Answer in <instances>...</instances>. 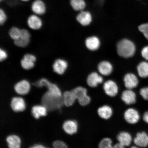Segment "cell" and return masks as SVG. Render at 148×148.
Here are the masks:
<instances>
[{
	"label": "cell",
	"instance_id": "obj_1",
	"mask_svg": "<svg viewBox=\"0 0 148 148\" xmlns=\"http://www.w3.org/2000/svg\"><path fill=\"white\" fill-rule=\"evenodd\" d=\"M41 105L47 109V114L60 110L64 106L62 95H57L48 90L42 97Z\"/></svg>",
	"mask_w": 148,
	"mask_h": 148
},
{
	"label": "cell",
	"instance_id": "obj_2",
	"mask_svg": "<svg viewBox=\"0 0 148 148\" xmlns=\"http://www.w3.org/2000/svg\"><path fill=\"white\" fill-rule=\"evenodd\" d=\"M116 47L118 54L125 58L133 56L136 50L134 44L127 39H123L118 42Z\"/></svg>",
	"mask_w": 148,
	"mask_h": 148
},
{
	"label": "cell",
	"instance_id": "obj_3",
	"mask_svg": "<svg viewBox=\"0 0 148 148\" xmlns=\"http://www.w3.org/2000/svg\"><path fill=\"white\" fill-rule=\"evenodd\" d=\"M77 100V103L82 107L87 106L91 102V99L88 94V90L84 87L77 86L71 90Z\"/></svg>",
	"mask_w": 148,
	"mask_h": 148
},
{
	"label": "cell",
	"instance_id": "obj_4",
	"mask_svg": "<svg viewBox=\"0 0 148 148\" xmlns=\"http://www.w3.org/2000/svg\"><path fill=\"white\" fill-rule=\"evenodd\" d=\"M38 60L36 55L32 53L28 52L24 53L19 61L20 67L25 71L32 70L36 66Z\"/></svg>",
	"mask_w": 148,
	"mask_h": 148
},
{
	"label": "cell",
	"instance_id": "obj_5",
	"mask_svg": "<svg viewBox=\"0 0 148 148\" xmlns=\"http://www.w3.org/2000/svg\"><path fill=\"white\" fill-rule=\"evenodd\" d=\"M42 16L38 15L30 14L26 19V25L29 30L38 31L41 30L44 27V22Z\"/></svg>",
	"mask_w": 148,
	"mask_h": 148
},
{
	"label": "cell",
	"instance_id": "obj_6",
	"mask_svg": "<svg viewBox=\"0 0 148 148\" xmlns=\"http://www.w3.org/2000/svg\"><path fill=\"white\" fill-rule=\"evenodd\" d=\"M32 34L26 27L21 28V35L18 39L13 42L14 45L20 49H25L31 43Z\"/></svg>",
	"mask_w": 148,
	"mask_h": 148
},
{
	"label": "cell",
	"instance_id": "obj_7",
	"mask_svg": "<svg viewBox=\"0 0 148 148\" xmlns=\"http://www.w3.org/2000/svg\"><path fill=\"white\" fill-rule=\"evenodd\" d=\"M51 67L53 73L59 75H62L67 71L69 64L63 57H58L53 61Z\"/></svg>",
	"mask_w": 148,
	"mask_h": 148
},
{
	"label": "cell",
	"instance_id": "obj_8",
	"mask_svg": "<svg viewBox=\"0 0 148 148\" xmlns=\"http://www.w3.org/2000/svg\"><path fill=\"white\" fill-rule=\"evenodd\" d=\"M30 11L32 13L43 16L47 12V4L44 0H34L31 3Z\"/></svg>",
	"mask_w": 148,
	"mask_h": 148
},
{
	"label": "cell",
	"instance_id": "obj_9",
	"mask_svg": "<svg viewBox=\"0 0 148 148\" xmlns=\"http://www.w3.org/2000/svg\"><path fill=\"white\" fill-rule=\"evenodd\" d=\"M123 118L127 123L134 125L139 121L140 115L136 109L129 108L126 110L123 114Z\"/></svg>",
	"mask_w": 148,
	"mask_h": 148
},
{
	"label": "cell",
	"instance_id": "obj_10",
	"mask_svg": "<svg viewBox=\"0 0 148 148\" xmlns=\"http://www.w3.org/2000/svg\"><path fill=\"white\" fill-rule=\"evenodd\" d=\"M103 89L105 94L111 97H116L119 92L118 85L115 81L111 79H109L103 83Z\"/></svg>",
	"mask_w": 148,
	"mask_h": 148
},
{
	"label": "cell",
	"instance_id": "obj_11",
	"mask_svg": "<svg viewBox=\"0 0 148 148\" xmlns=\"http://www.w3.org/2000/svg\"><path fill=\"white\" fill-rule=\"evenodd\" d=\"M62 128L66 134L72 136L77 134L78 132L79 123L75 119L67 120L63 124Z\"/></svg>",
	"mask_w": 148,
	"mask_h": 148
},
{
	"label": "cell",
	"instance_id": "obj_12",
	"mask_svg": "<svg viewBox=\"0 0 148 148\" xmlns=\"http://www.w3.org/2000/svg\"><path fill=\"white\" fill-rule=\"evenodd\" d=\"M14 88L18 95H25L28 93L30 90V83L26 79H22L14 85Z\"/></svg>",
	"mask_w": 148,
	"mask_h": 148
},
{
	"label": "cell",
	"instance_id": "obj_13",
	"mask_svg": "<svg viewBox=\"0 0 148 148\" xmlns=\"http://www.w3.org/2000/svg\"><path fill=\"white\" fill-rule=\"evenodd\" d=\"M10 107L14 112H23L25 110L26 107L25 101L21 97H14L11 100Z\"/></svg>",
	"mask_w": 148,
	"mask_h": 148
},
{
	"label": "cell",
	"instance_id": "obj_14",
	"mask_svg": "<svg viewBox=\"0 0 148 148\" xmlns=\"http://www.w3.org/2000/svg\"><path fill=\"white\" fill-rule=\"evenodd\" d=\"M122 101L125 104L131 105L134 104L136 101V95L132 90L127 89L122 92L121 96Z\"/></svg>",
	"mask_w": 148,
	"mask_h": 148
},
{
	"label": "cell",
	"instance_id": "obj_15",
	"mask_svg": "<svg viewBox=\"0 0 148 148\" xmlns=\"http://www.w3.org/2000/svg\"><path fill=\"white\" fill-rule=\"evenodd\" d=\"M123 82L125 88L127 89L130 90L136 88L139 83L137 77L132 73L126 74L124 77Z\"/></svg>",
	"mask_w": 148,
	"mask_h": 148
},
{
	"label": "cell",
	"instance_id": "obj_16",
	"mask_svg": "<svg viewBox=\"0 0 148 148\" xmlns=\"http://www.w3.org/2000/svg\"><path fill=\"white\" fill-rule=\"evenodd\" d=\"M102 77L96 72H93L88 76L86 79V83L90 88L97 87L99 84L103 82Z\"/></svg>",
	"mask_w": 148,
	"mask_h": 148
},
{
	"label": "cell",
	"instance_id": "obj_17",
	"mask_svg": "<svg viewBox=\"0 0 148 148\" xmlns=\"http://www.w3.org/2000/svg\"><path fill=\"white\" fill-rule=\"evenodd\" d=\"M116 140L125 148L130 146L133 141L131 134L125 131L119 132L116 136Z\"/></svg>",
	"mask_w": 148,
	"mask_h": 148
},
{
	"label": "cell",
	"instance_id": "obj_18",
	"mask_svg": "<svg viewBox=\"0 0 148 148\" xmlns=\"http://www.w3.org/2000/svg\"><path fill=\"white\" fill-rule=\"evenodd\" d=\"M137 147H146L148 146V135L145 132H138L133 140Z\"/></svg>",
	"mask_w": 148,
	"mask_h": 148
},
{
	"label": "cell",
	"instance_id": "obj_19",
	"mask_svg": "<svg viewBox=\"0 0 148 148\" xmlns=\"http://www.w3.org/2000/svg\"><path fill=\"white\" fill-rule=\"evenodd\" d=\"M98 115L101 119L105 120L110 119L113 114L112 107L107 105L99 107L97 110Z\"/></svg>",
	"mask_w": 148,
	"mask_h": 148
},
{
	"label": "cell",
	"instance_id": "obj_20",
	"mask_svg": "<svg viewBox=\"0 0 148 148\" xmlns=\"http://www.w3.org/2000/svg\"><path fill=\"white\" fill-rule=\"evenodd\" d=\"M77 21L83 26L90 25L92 20L91 14L86 11H81L76 16Z\"/></svg>",
	"mask_w": 148,
	"mask_h": 148
},
{
	"label": "cell",
	"instance_id": "obj_21",
	"mask_svg": "<svg viewBox=\"0 0 148 148\" xmlns=\"http://www.w3.org/2000/svg\"><path fill=\"white\" fill-rule=\"evenodd\" d=\"M98 70L101 75L107 76L110 75L113 71L112 64L107 61H103L98 66Z\"/></svg>",
	"mask_w": 148,
	"mask_h": 148
},
{
	"label": "cell",
	"instance_id": "obj_22",
	"mask_svg": "<svg viewBox=\"0 0 148 148\" xmlns=\"http://www.w3.org/2000/svg\"><path fill=\"white\" fill-rule=\"evenodd\" d=\"M47 110L45 107L41 105H35L31 108V114L35 119H38L40 116H46Z\"/></svg>",
	"mask_w": 148,
	"mask_h": 148
},
{
	"label": "cell",
	"instance_id": "obj_23",
	"mask_svg": "<svg viewBox=\"0 0 148 148\" xmlns=\"http://www.w3.org/2000/svg\"><path fill=\"white\" fill-rule=\"evenodd\" d=\"M9 148H20L21 140L17 135L12 134L9 135L5 138Z\"/></svg>",
	"mask_w": 148,
	"mask_h": 148
},
{
	"label": "cell",
	"instance_id": "obj_24",
	"mask_svg": "<svg viewBox=\"0 0 148 148\" xmlns=\"http://www.w3.org/2000/svg\"><path fill=\"white\" fill-rule=\"evenodd\" d=\"M62 98L64 106L68 107L73 106L77 100L71 90H66L63 92Z\"/></svg>",
	"mask_w": 148,
	"mask_h": 148
},
{
	"label": "cell",
	"instance_id": "obj_25",
	"mask_svg": "<svg viewBox=\"0 0 148 148\" xmlns=\"http://www.w3.org/2000/svg\"><path fill=\"white\" fill-rule=\"evenodd\" d=\"M86 45L88 49L94 51L99 49L100 45V42L97 37L92 36L86 40Z\"/></svg>",
	"mask_w": 148,
	"mask_h": 148
},
{
	"label": "cell",
	"instance_id": "obj_26",
	"mask_svg": "<svg viewBox=\"0 0 148 148\" xmlns=\"http://www.w3.org/2000/svg\"><path fill=\"white\" fill-rule=\"evenodd\" d=\"M21 28L18 26L12 25L8 31L9 38L12 41L18 39L21 35Z\"/></svg>",
	"mask_w": 148,
	"mask_h": 148
},
{
	"label": "cell",
	"instance_id": "obj_27",
	"mask_svg": "<svg viewBox=\"0 0 148 148\" xmlns=\"http://www.w3.org/2000/svg\"><path fill=\"white\" fill-rule=\"evenodd\" d=\"M69 4L72 8L77 12L83 10L86 6L85 0H69Z\"/></svg>",
	"mask_w": 148,
	"mask_h": 148
},
{
	"label": "cell",
	"instance_id": "obj_28",
	"mask_svg": "<svg viewBox=\"0 0 148 148\" xmlns=\"http://www.w3.org/2000/svg\"><path fill=\"white\" fill-rule=\"evenodd\" d=\"M138 75L142 78L148 77V62H142L138 65L137 67Z\"/></svg>",
	"mask_w": 148,
	"mask_h": 148
},
{
	"label": "cell",
	"instance_id": "obj_29",
	"mask_svg": "<svg viewBox=\"0 0 148 148\" xmlns=\"http://www.w3.org/2000/svg\"><path fill=\"white\" fill-rule=\"evenodd\" d=\"M98 145L99 148H111L113 147L112 140V139L109 137L101 139Z\"/></svg>",
	"mask_w": 148,
	"mask_h": 148
},
{
	"label": "cell",
	"instance_id": "obj_30",
	"mask_svg": "<svg viewBox=\"0 0 148 148\" xmlns=\"http://www.w3.org/2000/svg\"><path fill=\"white\" fill-rule=\"evenodd\" d=\"M8 19V16L6 11L3 8L0 9V25L1 26L4 25Z\"/></svg>",
	"mask_w": 148,
	"mask_h": 148
},
{
	"label": "cell",
	"instance_id": "obj_31",
	"mask_svg": "<svg viewBox=\"0 0 148 148\" xmlns=\"http://www.w3.org/2000/svg\"><path fill=\"white\" fill-rule=\"evenodd\" d=\"M9 57V52L5 48L1 47L0 48V62H3L6 61Z\"/></svg>",
	"mask_w": 148,
	"mask_h": 148
},
{
	"label": "cell",
	"instance_id": "obj_32",
	"mask_svg": "<svg viewBox=\"0 0 148 148\" xmlns=\"http://www.w3.org/2000/svg\"><path fill=\"white\" fill-rule=\"evenodd\" d=\"M53 148H68V146L65 142L61 140H56L53 142Z\"/></svg>",
	"mask_w": 148,
	"mask_h": 148
},
{
	"label": "cell",
	"instance_id": "obj_33",
	"mask_svg": "<svg viewBox=\"0 0 148 148\" xmlns=\"http://www.w3.org/2000/svg\"><path fill=\"white\" fill-rule=\"evenodd\" d=\"M139 30L148 40V23L142 24L138 27Z\"/></svg>",
	"mask_w": 148,
	"mask_h": 148
},
{
	"label": "cell",
	"instance_id": "obj_34",
	"mask_svg": "<svg viewBox=\"0 0 148 148\" xmlns=\"http://www.w3.org/2000/svg\"><path fill=\"white\" fill-rule=\"evenodd\" d=\"M140 94L144 100L148 101V87H145L140 89Z\"/></svg>",
	"mask_w": 148,
	"mask_h": 148
},
{
	"label": "cell",
	"instance_id": "obj_35",
	"mask_svg": "<svg viewBox=\"0 0 148 148\" xmlns=\"http://www.w3.org/2000/svg\"><path fill=\"white\" fill-rule=\"evenodd\" d=\"M141 55L144 58L148 61V46H145L142 49Z\"/></svg>",
	"mask_w": 148,
	"mask_h": 148
},
{
	"label": "cell",
	"instance_id": "obj_36",
	"mask_svg": "<svg viewBox=\"0 0 148 148\" xmlns=\"http://www.w3.org/2000/svg\"><path fill=\"white\" fill-rule=\"evenodd\" d=\"M143 119L144 122L148 124V111L145 112L144 114Z\"/></svg>",
	"mask_w": 148,
	"mask_h": 148
},
{
	"label": "cell",
	"instance_id": "obj_37",
	"mask_svg": "<svg viewBox=\"0 0 148 148\" xmlns=\"http://www.w3.org/2000/svg\"><path fill=\"white\" fill-rule=\"evenodd\" d=\"M30 148H46V147L42 144H37L33 145Z\"/></svg>",
	"mask_w": 148,
	"mask_h": 148
},
{
	"label": "cell",
	"instance_id": "obj_38",
	"mask_svg": "<svg viewBox=\"0 0 148 148\" xmlns=\"http://www.w3.org/2000/svg\"><path fill=\"white\" fill-rule=\"evenodd\" d=\"M113 148H123L125 147H123L121 144L118 142L117 143H116L113 145Z\"/></svg>",
	"mask_w": 148,
	"mask_h": 148
},
{
	"label": "cell",
	"instance_id": "obj_39",
	"mask_svg": "<svg viewBox=\"0 0 148 148\" xmlns=\"http://www.w3.org/2000/svg\"><path fill=\"white\" fill-rule=\"evenodd\" d=\"M19 1L23 3H27L31 1V0H19Z\"/></svg>",
	"mask_w": 148,
	"mask_h": 148
},
{
	"label": "cell",
	"instance_id": "obj_40",
	"mask_svg": "<svg viewBox=\"0 0 148 148\" xmlns=\"http://www.w3.org/2000/svg\"><path fill=\"white\" fill-rule=\"evenodd\" d=\"M5 1V0H0V2H2Z\"/></svg>",
	"mask_w": 148,
	"mask_h": 148
}]
</instances>
